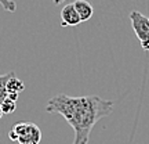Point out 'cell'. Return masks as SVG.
I'll use <instances>...</instances> for the list:
<instances>
[{"instance_id": "10", "label": "cell", "mask_w": 149, "mask_h": 144, "mask_svg": "<svg viewBox=\"0 0 149 144\" xmlns=\"http://www.w3.org/2000/svg\"><path fill=\"white\" fill-rule=\"evenodd\" d=\"M88 141H81V143H77V144H87ZM72 144H74V143H72Z\"/></svg>"}, {"instance_id": "3", "label": "cell", "mask_w": 149, "mask_h": 144, "mask_svg": "<svg viewBox=\"0 0 149 144\" xmlns=\"http://www.w3.org/2000/svg\"><path fill=\"white\" fill-rule=\"evenodd\" d=\"M131 25L135 32V36L138 37L141 47L144 51H149V18L139 11H131L130 13Z\"/></svg>"}, {"instance_id": "9", "label": "cell", "mask_w": 149, "mask_h": 144, "mask_svg": "<svg viewBox=\"0 0 149 144\" xmlns=\"http://www.w3.org/2000/svg\"><path fill=\"white\" fill-rule=\"evenodd\" d=\"M54 1V4H61L62 1H65V0H53Z\"/></svg>"}, {"instance_id": "5", "label": "cell", "mask_w": 149, "mask_h": 144, "mask_svg": "<svg viewBox=\"0 0 149 144\" xmlns=\"http://www.w3.org/2000/svg\"><path fill=\"white\" fill-rule=\"evenodd\" d=\"M73 4H74V8L77 11V14H79L80 21L81 22L88 21L91 17H93V14H94L93 6H91L88 1H86V0H76Z\"/></svg>"}, {"instance_id": "11", "label": "cell", "mask_w": 149, "mask_h": 144, "mask_svg": "<svg viewBox=\"0 0 149 144\" xmlns=\"http://www.w3.org/2000/svg\"><path fill=\"white\" fill-rule=\"evenodd\" d=\"M1 115H3V111H1V108H0V118H1Z\"/></svg>"}, {"instance_id": "8", "label": "cell", "mask_w": 149, "mask_h": 144, "mask_svg": "<svg viewBox=\"0 0 149 144\" xmlns=\"http://www.w3.org/2000/svg\"><path fill=\"white\" fill-rule=\"evenodd\" d=\"M0 4L3 6L7 11H10V13H14L17 10V4L13 0H0Z\"/></svg>"}, {"instance_id": "7", "label": "cell", "mask_w": 149, "mask_h": 144, "mask_svg": "<svg viewBox=\"0 0 149 144\" xmlns=\"http://www.w3.org/2000/svg\"><path fill=\"white\" fill-rule=\"evenodd\" d=\"M15 101H13V100H10V98H7L6 97L3 101L0 103V108H1V111H3V114H11V112L15 111Z\"/></svg>"}, {"instance_id": "6", "label": "cell", "mask_w": 149, "mask_h": 144, "mask_svg": "<svg viewBox=\"0 0 149 144\" xmlns=\"http://www.w3.org/2000/svg\"><path fill=\"white\" fill-rule=\"evenodd\" d=\"M6 89H7V93H17V94H19L25 89V85H24L22 80L15 78V74L13 72V75L8 78L7 83H6Z\"/></svg>"}, {"instance_id": "4", "label": "cell", "mask_w": 149, "mask_h": 144, "mask_svg": "<svg viewBox=\"0 0 149 144\" xmlns=\"http://www.w3.org/2000/svg\"><path fill=\"white\" fill-rule=\"evenodd\" d=\"M61 20H62V22H61L62 27H76V25H79L81 22L73 3H68V4H65L62 7V10H61Z\"/></svg>"}, {"instance_id": "2", "label": "cell", "mask_w": 149, "mask_h": 144, "mask_svg": "<svg viewBox=\"0 0 149 144\" xmlns=\"http://www.w3.org/2000/svg\"><path fill=\"white\" fill-rule=\"evenodd\" d=\"M11 130L17 134V141L19 144H39L42 140V132L35 123L18 122Z\"/></svg>"}, {"instance_id": "1", "label": "cell", "mask_w": 149, "mask_h": 144, "mask_svg": "<svg viewBox=\"0 0 149 144\" xmlns=\"http://www.w3.org/2000/svg\"><path fill=\"white\" fill-rule=\"evenodd\" d=\"M113 107V101L104 100L98 96L72 97L68 94H57L48 100L46 111L65 118L74 132L73 143L77 144L88 141L95 123L108 117Z\"/></svg>"}]
</instances>
